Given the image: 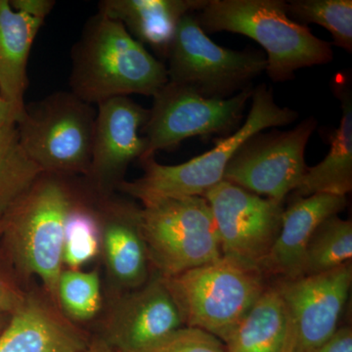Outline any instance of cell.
Instances as JSON below:
<instances>
[{
  "instance_id": "d6a6232c",
  "label": "cell",
  "mask_w": 352,
  "mask_h": 352,
  "mask_svg": "<svg viewBox=\"0 0 352 352\" xmlns=\"http://www.w3.org/2000/svg\"><path fill=\"white\" fill-rule=\"evenodd\" d=\"M10 314H0V333L6 329L7 324L10 320Z\"/></svg>"
},
{
  "instance_id": "ba28073f",
  "label": "cell",
  "mask_w": 352,
  "mask_h": 352,
  "mask_svg": "<svg viewBox=\"0 0 352 352\" xmlns=\"http://www.w3.org/2000/svg\"><path fill=\"white\" fill-rule=\"evenodd\" d=\"M166 59L168 82L193 88L208 98H228L251 88L267 67L263 53L215 43L194 13L180 20Z\"/></svg>"
},
{
  "instance_id": "52a82bcc",
  "label": "cell",
  "mask_w": 352,
  "mask_h": 352,
  "mask_svg": "<svg viewBox=\"0 0 352 352\" xmlns=\"http://www.w3.org/2000/svg\"><path fill=\"white\" fill-rule=\"evenodd\" d=\"M141 224L155 272L170 278L221 258L210 206L204 197L141 204Z\"/></svg>"
},
{
  "instance_id": "44dd1931",
  "label": "cell",
  "mask_w": 352,
  "mask_h": 352,
  "mask_svg": "<svg viewBox=\"0 0 352 352\" xmlns=\"http://www.w3.org/2000/svg\"><path fill=\"white\" fill-rule=\"evenodd\" d=\"M289 316L276 285H267L226 342L227 352H285Z\"/></svg>"
},
{
  "instance_id": "277c9868",
  "label": "cell",
  "mask_w": 352,
  "mask_h": 352,
  "mask_svg": "<svg viewBox=\"0 0 352 352\" xmlns=\"http://www.w3.org/2000/svg\"><path fill=\"white\" fill-rule=\"evenodd\" d=\"M251 100L244 124L212 150L175 166L157 163L154 157L141 162L143 175L132 182L124 180L118 191L141 204L157 199L203 197L223 180L227 166L250 138L264 129L288 126L298 119V112L278 105L272 90L265 85L254 88Z\"/></svg>"
},
{
  "instance_id": "d4e9b609",
  "label": "cell",
  "mask_w": 352,
  "mask_h": 352,
  "mask_svg": "<svg viewBox=\"0 0 352 352\" xmlns=\"http://www.w3.org/2000/svg\"><path fill=\"white\" fill-rule=\"evenodd\" d=\"M58 305L78 325L94 320L103 307L99 271L64 268L58 283Z\"/></svg>"
},
{
  "instance_id": "f1b7e54d",
  "label": "cell",
  "mask_w": 352,
  "mask_h": 352,
  "mask_svg": "<svg viewBox=\"0 0 352 352\" xmlns=\"http://www.w3.org/2000/svg\"><path fill=\"white\" fill-rule=\"evenodd\" d=\"M9 2L18 12L43 21L50 15L56 3L53 0H11Z\"/></svg>"
},
{
  "instance_id": "1f68e13d",
  "label": "cell",
  "mask_w": 352,
  "mask_h": 352,
  "mask_svg": "<svg viewBox=\"0 0 352 352\" xmlns=\"http://www.w3.org/2000/svg\"><path fill=\"white\" fill-rule=\"evenodd\" d=\"M82 352H116L107 346L104 342H95L92 344H88L87 349Z\"/></svg>"
},
{
  "instance_id": "8fae6325",
  "label": "cell",
  "mask_w": 352,
  "mask_h": 352,
  "mask_svg": "<svg viewBox=\"0 0 352 352\" xmlns=\"http://www.w3.org/2000/svg\"><path fill=\"white\" fill-rule=\"evenodd\" d=\"M203 197L214 217L222 256L263 271L279 234L284 201L256 195L226 180Z\"/></svg>"
},
{
  "instance_id": "9a60e30c",
  "label": "cell",
  "mask_w": 352,
  "mask_h": 352,
  "mask_svg": "<svg viewBox=\"0 0 352 352\" xmlns=\"http://www.w3.org/2000/svg\"><path fill=\"white\" fill-rule=\"evenodd\" d=\"M94 199L111 298L143 286L155 270L143 234L140 206L116 194Z\"/></svg>"
},
{
  "instance_id": "9c48e42d",
  "label": "cell",
  "mask_w": 352,
  "mask_h": 352,
  "mask_svg": "<svg viewBox=\"0 0 352 352\" xmlns=\"http://www.w3.org/2000/svg\"><path fill=\"white\" fill-rule=\"evenodd\" d=\"M254 89L228 98H208L186 85L168 82L153 96L143 126L145 150L140 162L196 136L227 133L241 122Z\"/></svg>"
},
{
  "instance_id": "7c38bea8",
  "label": "cell",
  "mask_w": 352,
  "mask_h": 352,
  "mask_svg": "<svg viewBox=\"0 0 352 352\" xmlns=\"http://www.w3.org/2000/svg\"><path fill=\"white\" fill-rule=\"evenodd\" d=\"M351 283V263L321 274L275 282L289 316L285 352H314L333 337Z\"/></svg>"
},
{
  "instance_id": "ffe728a7",
  "label": "cell",
  "mask_w": 352,
  "mask_h": 352,
  "mask_svg": "<svg viewBox=\"0 0 352 352\" xmlns=\"http://www.w3.org/2000/svg\"><path fill=\"white\" fill-rule=\"evenodd\" d=\"M342 119L331 136L325 159L308 168L295 190L298 197L315 194L344 196L352 190V94L349 87H340Z\"/></svg>"
},
{
  "instance_id": "6da1fadb",
  "label": "cell",
  "mask_w": 352,
  "mask_h": 352,
  "mask_svg": "<svg viewBox=\"0 0 352 352\" xmlns=\"http://www.w3.org/2000/svg\"><path fill=\"white\" fill-rule=\"evenodd\" d=\"M71 178L41 173L7 210L0 236V254L21 281L27 287L41 281L58 307L67 217L87 193L85 184L78 188Z\"/></svg>"
},
{
  "instance_id": "7402d4cb",
  "label": "cell",
  "mask_w": 352,
  "mask_h": 352,
  "mask_svg": "<svg viewBox=\"0 0 352 352\" xmlns=\"http://www.w3.org/2000/svg\"><path fill=\"white\" fill-rule=\"evenodd\" d=\"M352 222L333 215L317 227L308 242L302 276L321 274L351 263Z\"/></svg>"
},
{
  "instance_id": "836d02e7",
  "label": "cell",
  "mask_w": 352,
  "mask_h": 352,
  "mask_svg": "<svg viewBox=\"0 0 352 352\" xmlns=\"http://www.w3.org/2000/svg\"><path fill=\"white\" fill-rule=\"evenodd\" d=\"M4 215H6V214H0V236H1L2 232H3Z\"/></svg>"
},
{
  "instance_id": "83f0119b",
  "label": "cell",
  "mask_w": 352,
  "mask_h": 352,
  "mask_svg": "<svg viewBox=\"0 0 352 352\" xmlns=\"http://www.w3.org/2000/svg\"><path fill=\"white\" fill-rule=\"evenodd\" d=\"M28 287L0 254V314H12L24 302Z\"/></svg>"
},
{
  "instance_id": "e0dca14e",
  "label": "cell",
  "mask_w": 352,
  "mask_h": 352,
  "mask_svg": "<svg viewBox=\"0 0 352 352\" xmlns=\"http://www.w3.org/2000/svg\"><path fill=\"white\" fill-rule=\"evenodd\" d=\"M344 196L315 194L298 197L285 208L277 239L263 265L265 276L295 279L302 276L303 254L317 227L346 208Z\"/></svg>"
},
{
  "instance_id": "cb8c5ba5",
  "label": "cell",
  "mask_w": 352,
  "mask_h": 352,
  "mask_svg": "<svg viewBox=\"0 0 352 352\" xmlns=\"http://www.w3.org/2000/svg\"><path fill=\"white\" fill-rule=\"evenodd\" d=\"M100 256V229L94 197L85 194L74 206L65 226L63 265L66 270H82Z\"/></svg>"
},
{
  "instance_id": "7a4b0ae2",
  "label": "cell",
  "mask_w": 352,
  "mask_h": 352,
  "mask_svg": "<svg viewBox=\"0 0 352 352\" xmlns=\"http://www.w3.org/2000/svg\"><path fill=\"white\" fill-rule=\"evenodd\" d=\"M168 82L166 65L100 12L87 20L72 48L69 91L91 105L131 94L153 97Z\"/></svg>"
},
{
  "instance_id": "4dcf8cb0",
  "label": "cell",
  "mask_w": 352,
  "mask_h": 352,
  "mask_svg": "<svg viewBox=\"0 0 352 352\" xmlns=\"http://www.w3.org/2000/svg\"><path fill=\"white\" fill-rule=\"evenodd\" d=\"M7 124H16L14 122L12 113L10 107L7 105L6 102L0 98V129L7 126Z\"/></svg>"
},
{
  "instance_id": "30bf717a",
  "label": "cell",
  "mask_w": 352,
  "mask_h": 352,
  "mask_svg": "<svg viewBox=\"0 0 352 352\" xmlns=\"http://www.w3.org/2000/svg\"><path fill=\"white\" fill-rule=\"evenodd\" d=\"M316 126L317 120L307 118L291 131L259 132L236 153L223 180L264 198L284 201L307 173L305 148Z\"/></svg>"
},
{
  "instance_id": "3957f363",
  "label": "cell",
  "mask_w": 352,
  "mask_h": 352,
  "mask_svg": "<svg viewBox=\"0 0 352 352\" xmlns=\"http://www.w3.org/2000/svg\"><path fill=\"white\" fill-rule=\"evenodd\" d=\"M281 0H208L197 16L208 32H230L254 39L265 50V72L275 82L294 78L298 69L330 63L331 44L289 17Z\"/></svg>"
},
{
  "instance_id": "484cf974",
  "label": "cell",
  "mask_w": 352,
  "mask_h": 352,
  "mask_svg": "<svg viewBox=\"0 0 352 352\" xmlns=\"http://www.w3.org/2000/svg\"><path fill=\"white\" fill-rule=\"evenodd\" d=\"M285 6L292 19L303 25L317 24L325 28L336 45L351 53V0H292Z\"/></svg>"
},
{
  "instance_id": "d6986e66",
  "label": "cell",
  "mask_w": 352,
  "mask_h": 352,
  "mask_svg": "<svg viewBox=\"0 0 352 352\" xmlns=\"http://www.w3.org/2000/svg\"><path fill=\"white\" fill-rule=\"evenodd\" d=\"M44 21L18 12L0 0V98L10 107L15 124L24 113L28 62Z\"/></svg>"
},
{
  "instance_id": "f546056e",
  "label": "cell",
  "mask_w": 352,
  "mask_h": 352,
  "mask_svg": "<svg viewBox=\"0 0 352 352\" xmlns=\"http://www.w3.org/2000/svg\"><path fill=\"white\" fill-rule=\"evenodd\" d=\"M314 352H352L351 327L338 329L333 337Z\"/></svg>"
},
{
  "instance_id": "5b68a950",
  "label": "cell",
  "mask_w": 352,
  "mask_h": 352,
  "mask_svg": "<svg viewBox=\"0 0 352 352\" xmlns=\"http://www.w3.org/2000/svg\"><path fill=\"white\" fill-rule=\"evenodd\" d=\"M265 275L235 259H215L163 278L185 327L200 329L226 344L267 287Z\"/></svg>"
},
{
  "instance_id": "8992f818",
  "label": "cell",
  "mask_w": 352,
  "mask_h": 352,
  "mask_svg": "<svg viewBox=\"0 0 352 352\" xmlns=\"http://www.w3.org/2000/svg\"><path fill=\"white\" fill-rule=\"evenodd\" d=\"M96 108L71 91H58L25 105L16 124L23 149L44 173L87 175Z\"/></svg>"
},
{
  "instance_id": "5bb4252c",
  "label": "cell",
  "mask_w": 352,
  "mask_h": 352,
  "mask_svg": "<svg viewBox=\"0 0 352 352\" xmlns=\"http://www.w3.org/2000/svg\"><path fill=\"white\" fill-rule=\"evenodd\" d=\"M163 278L155 272L143 286L113 296L102 319L105 342L116 352H148L183 327Z\"/></svg>"
},
{
  "instance_id": "ac0fdd59",
  "label": "cell",
  "mask_w": 352,
  "mask_h": 352,
  "mask_svg": "<svg viewBox=\"0 0 352 352\" xmlns=\"http://www.w3.org/2000/svg\"><path fill=\"white\" fill-rule=\"evenodd\" d=\"M208 0H103L98 12L122 23L132 38L166 58L180 20Z\"/></svg>"
},
{
  "instance_id": "4316f807",
  "label": "cell",
  "mask_w": 352,
  "mask_h": 352,
  "mask_svg": "<svg viewBox=\"0 0 352 352\" xmlns=\"http://www.w3.org/2000/svg\"><path fill=\"white\" fill-rule=\"evenodd\" d=\"M148 352H227L226 344L200 329L183 327Z\"/></svg>"
},
{
  "instance_id": "4fadbf2b",
  "label": "cell",
  "mask_w": 352,
  "mask_h": 352,
  "mask_svg": "<svg viewBox=\"0 0 352 352\" xmlns=\"http://www.w3.org/2000/svg\"><path fill=\"white\" fill-rule=\"evenodd\" d=\"M149 116V109L129 98L115 97L96 106V120L91 160L82 178L94 198L112 196L124 182L129 164L140 161L145 150L140 134Z\"/></svg>"
},
{
  "instance_id": "2e32d148",
  "label": "cell",
  "mask_w": 352,
  "mask_h": 352,
  "mask_svg": "<svg viewBox=\"0 0 352 352\" xmlns=\"http://www.w3.org/2000/svg\"><path fill=\"white\" fill-rule=\"evenodd\" d=\"M87 346L80 325L67 318L36 282L0 333V352H82Z\"/></svg>"
},
{
  "instance_id": "603a6c76",
  "label": "cell",
  "mask_w": 352,
  "mask_h": 352,
  "mask_svg": "<svg viewBox=\"0 0 352 352\" xmlns=\"http://www.w3.org/2000/svg\"><path fill=\"white\" fill-rule=\"evenodd\" d=\"M41 173L23 149L16 124L0 129V214H6Z\"/></svg>"
}]
</instances>
